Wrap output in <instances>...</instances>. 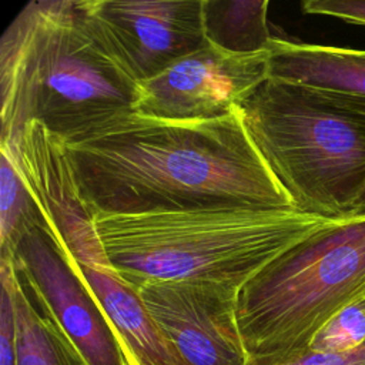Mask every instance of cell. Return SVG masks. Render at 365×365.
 <instances>
[{"instance_id":"cell-9","label":"cell","mask_w":365,"mask_h":365,"mask_svg":"<svg viewBox=\"0 0 365 365\" xmlns=\"http://www.w3.org/2000/svg\"><path fill=\"white\" fill-rule=\"evenodd\" d=\"M13 264L38 309L56 322L86 365H128L100 302L41 227L21 238Z\"/></svg>"},{"instance_id":"cell-11","label":"cell","mask_w":365,"mask_h":365,"mask_svg":"<svg viewBox=\"0 0 365 365\" xmlns=\"http://www.w3.org/2000/svg\"><path fill=\"white\" fill-rule=\"evenodd\" d=\"M108 317L128 365H188L148 312L138 289L113 268L77 267Z\"/></svg>"},{"instance_id":"cell-3","label":"cell","mask_w":365,"mask_h":365,"mask_svg":"<svg viewBox=\"0 0 365 365\" xmlns=\"http://www.w3.org/2000/svg\"><path fill=\"white\" fill-rule=\"evenodd\" d=\"M332 221L295 208L94 215L110 265L137 289L151 281H207L241 289Z\"/></svg>"},{"instance_id":"cell-20","label":"cell","mask_w":365,"mask_h":365,"mask_svg":"<svg viewBox=\"0 0 365 365\" xmlns=\"http://www.w3.org/2000/svg\"><path fill=\"white\" fill-rule=\"evenodd\" d=\"M351 217H365V195L362 197V200L358 202L356 208L354 210Z\"/></svg>"},{"instance_id":"cell-17","label":"cell","mask_w":365,"mask_h":365,"mask_svg":"<svg viewBox=\"0 0 365 365\" xmlns=\"http://www.w3.org/2000/svg\"><path fill=\"white\" fill-rule=\"evenodd\" d=\"M14 278V264L9 261H0V365H17L16 317L13 299Z\"/></svg>"},{"instance_id":"cell-2","label":"cell","mask_w":365,"mask_h":365,"mask_svg":"<svg viewBox=\"0 0 365 365\" xmlns=\"http://www.w3.org/2000/svg\"><path fill=\"white\" fill-rule=\"evenodd\" d=\"M135 90L96 37L80 0L29 1L0 38V145L29 121L76 140L134 113Z\"/></svg>"},{"instance_id":"cell-6","label":"cell","mask_w":365,"mask_h":365,"mask_svg":"<svg viewBox=\"0 0 365 365\" xmlns=\"http://www.w3.org/2000/svg\"><path fill=\"white\" fill-rule=\"evenodd\" d=\"M108 54L135 81L163 73L205 43L204 0H80Z\"/></svg>"},{"instance_id":"cell-8","label":"cell","mask_w":365,"mask_h":365,"mask_svg":"<svg viewBox=\"0 0 365 365\" xmlns=\"http://www.w3.org/2000/svg\"><path fill=\"white\" fill-rule=\"evenodd\" d=\"M13 160L36 201L46 232L70 264L113 268L86 204L68 154L67 141L38 121H29L9 145Z\"/></svg>"},{"instance_id":"cell-15","label":"cell","mask_w":365,"mask_h":365,"mask_svg":"<svg viewBox=\"0 0 365 365\" xmlns=\"http://www.w3.org/2000/svg\"><path fill=\"white\" fill-rule=\"evenodd\" d=\"M46 231L43 215L13 160L0 148V261H14L21 238L33 228Z\"/></svg>"},{"instance_id":"cell-14","label":"cell","mask_w":365,"mask_h":365,"mask_svg":"<svg viewBox=\"0 0 365 365\" xmlns=\"http://www.w3.org/2000/svg\"><path fill=\"white\" fill-rule=\"evenodd\" d=\"M13 299L17 365H86L56 322L33 304L17 272Z\"/></svg>"},{"instance_id":"cell-5","label":"cell","mask_w":365,"mask_h":365,"mask_svg":"<svg viewBox=\"0 0 365 365\" xmlns=\"http://www.w3.org/2000/svg\"><path fill=\"white\" fill-rule=\"evenodd\" d=\"M365 297V217L334 220L258 271L238 292L250 365H285Z\"/></svg>"},{"instance_id":"cell-7","label":"cell","mask_w":365,"mask_h":365,"mask_svg":"<svg viewBox=\"0 0 365 365\" xmlns=\"http://www.w3.org/2000/svg\"><path fill=\"white\" fill-rule=\"evenodd\" d=\"M268 58V50L235 54L207 41L163 73L137 83L133 111L165 121L228 115L269 78Z\"/></svg>"},{"instance_id":"cell-10","label":"cell","mask_w":365,"mask_h":365,"mask_svg":"<svg viewBox=\"0 0 365 365\" xmlns=\"http://www.w3.org/2000/svg\"><path fill=\"white\" fill-rule=\"evenodd\" d=\"M138 292L188 365H250L237 321L240 288L207 281H151Z\"/></svg>"},{"instance_id":"cell-19","label":"cell","mask_w":365,"mask_h":365,"mask_svg":"<svg viewBox=\"0 0 365 365\" xmlns=\"http://www.w3.org/2000/svg\"><path fill=\"white\" fill-rule=\"evenodd\" d=\"M285 365H365V344L345 352L308 351L305 355Z\"/></svg>"},{"instance_id":"cell-16","label":"cell","mask_w":365,"mask_h":365,"mask_svg":"<svg viewBox=\"0 0 365 365\" xmlns=\"http://www.w3.org/2000/svg\"><path fill=\"white\" fill-rule=\"evenodd\" d=\"M365 344V297L338 312L314 338L309 351L345 352Z\"/></svg>"},{"instance_id":"cell-4","label":"cell","mask_w":365,"mask_h":365,"mask_svg":"<svg viewBox=\"0 0 365 365\" xmlns=\"http://www.w3.org/2000/svg\"><path fill=\"white\" fill-rule=\"evenodd\" d=\"M238 110L298 211L329 220L352 215L365 195V110L339 94L275 78Z\"/></svg>"},{"instance_id":"cell-18","label":"cell","mask_w":365,"mask_h":365,"mask_svg":"<svg viewBox=\"0 0 365 365\" xmlns=\"http://www.w3.org/2000/svg\"><path fill=\"white\" fill-rule=\"evenodd\" d=\"M301 9L305 14L328 16L349 24L365 26V0H305Z\"/></svg>"},{"instance_id":"cell-1","label":"cell","mask_w":365,"mask_h":365,"mask_svg":"<svg viewBox=\"0 0 365 365\" xmlns=\"http://www.w3.org/2000/svg\"><path fill=\"white\" fill-rule=\"evenodd\" d=\"M67 147L94 214L295 208L250 140L238 108L198 121L128 113Z\"/></svg>"},{"instance_id":"cell-12","label":"cell","mask_w":365,"mask_h":365,"mask_svg":"<svg viewBox=\"0 0 365 365\" xmlns=\"http://www.w3.org/2000/svg\"><path fill=\"white\" fill-rule=\"evenodd\" d=\"M269 78L342 96L365 110V50L292 41L274 36L267 47Z\"/></svg>"},{"instance_id":"cell-13","label":"cell","mask_w":365,"mask_h":365,"mask_svg":"<svg viewBox=\"0 0 365 365\" xmlns=\"http://www.w3.org/2000/svg\"><path fill=\"white\" fill-rule=\"evenodd\" d=\"M268 0H204L205 38L212 46L235 54H251L268 47Z\"/></svg>"}]
</instances>
